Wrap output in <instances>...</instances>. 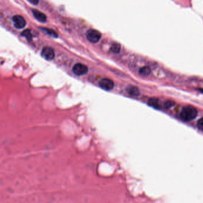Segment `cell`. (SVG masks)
<instances>
[{
  "label": "cell",
  "mask_w": 203,
  "mask_h": 203,
  "mask_svg": "<svg viewBox=\"0 0 203 203\" xmlns=\"http://www.w3.org/2000/svg\"><path fill=\"white\" fill-rule=\"evenodd\" d=\"M200 91L203 93V89H200Z\"/></svg>",
  "instance_id": "obj_17"
},
{
  "label": "cell",
  "mask_w": 203,
  "mask_h": 203,
  "mask_svg": "<svg viewBox=\"0 0 203 203\" xmlns=\"http://www.w3.org/2000/svg\"><path fill=\"white\" fill-rule=\"evenodd\" d=\"M126 91L128 93L133 97H138L140 95V91L138 88H137L135 86H129L126 88Z\"/></svg>",
  "instance_id": "obj_8"
},
{
  "label": "cell",
  "mask_w": 203,
  "mask_h": 203,
  "mask_svg": "<svg viewBox=\"0 0 203 203\" xmlns=\"http://www.w3.org/2000/svg\"><path fill=\"white\" fill-rule=\"evenodd\" d=\"M41 29L44 31L45 32H46L48 35H50L52 37H54V38L58 37V34H57V32L55 31L52 29H49V28H41Z\"/></svg>",
  "instance_id": "obj_12"
},
{
  "label": "cell",
  "mask_w": 203,
  "mask_h": 203,
  "mask_svg": "<svg viewBox=\"0 0 203 203\" xmlns=\"http://www.w3.org/2000/svg\"><path fill=\"white\" fill-rule=\"evenodd\" d=\"M41 56L45 60L50 61L54 59L55 57V52L51 47H44L41 51Z\"/></svg>",
  "instance_id": "obj_6"
},
{
  "label": "cell",
  "mask_w": 203,
  "mask_h": 203,
  "mask_svg": "<svg viewBox=\"0 0 203 203\" xmlns=\"http://www.w3.org/2000/svg\"><path fill=\"white\" fill-rule=\"evenodd\" d=\"M14 26L17 29H23L26 25V21L25 18L20 15H15L12 18Z\"/></svg>",
  "instance_id": "obj_4"
},
{
  "label": "cell",
  "mask_w": 203,
  "mask_h": 203,
  "mask_svg": "<svg viewBox=\"0 0 203 203\" xmlns=\"http://www.w3.org/2000/svg\"><path fill=\"white\" fill-rule=\"evenodd\" d=\"M139 73L144 76H148L151 73V69L148 66H144L139 69Z\"/></svg>",
  "instance_id": "obj_11"
},
{
  "label": "cell",
  "mask_w": 203,
  "mask_h": 203,
  "mask_svg": "<svg viewBox=\"0 0 203 203\" xmlns=\"http://www.w3.org/2000/svg\"><path fill=\"white\" fill-rule=\"evenodd\" d=\"M197 127L198 128L203 131V118H201L198 120V121H197Z\"/></svg>",
  "instance_id": "obj_14"
},
{
  "label": "cell",
  "mask_w": 203,
  "mask_h": 203,
  "mask_svg": "<svg viewBox=\"0 0 203 203\" xmlns=\"http://www.w3.org/2000/svg\"><path fill=\"white\" fill-rule=\"evenodd\" d=\"M148 105L157 109H159L161 107V104L160 100L156 98H152L150 99L148 101Z\"/></svg>",
  "instance_id": "obj_9"
},
{
  "label": "cell",
  "mask_w": 203,
  "mask_h": 203,
  "mask_svg": "<svg viewBox=\"0 0 203 203\" xmlns=\"http://www.w3.org/2000/svg\"><path fill=\"white\" fill-rule=\"evenodd\" d=\"M99 86L102 89L105 91H110L113 89L115 84L112 80L108 78H103L100 81Z\"/></svg>",
  "instance_id": "obj_5"
},
{
  "label": "cell",
  "mask_w": 203,
  "mask_h": 203,
  "mask_svg": "<svg viewBox=\"0 0 203 203\" xmlns=\"http://www.w3.org/2000/svg\"><path fill=\"white\" fill-rule=\"evenodd\" d=\"M197 115V109L191 105H188L182 109L180 114V118L185 121H189L195 118Z\"/></svg>",
  "instance_id": "obj_1"
},
{
  "label": "cell",
  "mask_w": 203,
  "mask_h": 203,
  "mask_svg": "<svg viewBox=\"0 0 203 203\" xmlns=\"http://www.w3.org/2000/svg\"><path fill=\"white\" fill-rule=\"evenodd\" d=\"M175 104V102L172 101H168L166 102L165 104V106L166 108H171L172 106H173Z\"/></svg>",
  "instance_id": "obj_15"
},
{
  "label": "cell",
  "mask_w": 203,
  "mask_h": 203,
  "mask_svg": "<svg viewBox=\"0 0 203 203\" xmlns=\"http://www.w3.org/2000/svg\"><path fill=\"white\" fill-rule=\"evenodd\" d=\"M86 35L88 40L92 43L98 42L102 38L101 32L94 29H89L87 31Z\"/></svg>",
  "instance_id": "obj_2"
},
{
  "label": "cell",
  "mask_w": 203,
  "mask_h": 203,
  "mask_svg": "<svg viewBox=\"0 0 203 203\" xmlns=\"http://www.w3.org/2000/svg\"><path fill=\"white\" fill-rule=\"evenodd\" d=\"M29 2H31V4H35V5H36L37 4L39 3V1H37V0H35V1H29Z\"/></svg>",
  "instance_id": "obj_16"
},
{
  "label": "cell",
  "mask_w": 203,
  "mask_h": 203,
  "mask_svg": "<svg viewBox=\"0 0 203 203\" xmlns=\"http://www.w3.org/2000/svg\"><path fill=\"white\" fill-rule=\"evenodd\" d=\"M72 72L76 76H82L87 73L88 68L84 64L77 63L72 68Z\"/></svg>",
  "instance_id": "obj_3"
},
{
  "label": "cell",
  "mask_w": 203,
  "mask_h": 203,
  "mask_svg": "<svg viewBox=\"0 0 203 203\" xmlns=\"http://www.w3.org/2000/svg\"><path fill=\"white\" fill-rule=\"evenodd\" d=\"M120 50H121V46L118 43L114 42L111 44V47H110V51L113 52V53H116V54L119 53Z\"/></svg>",
  "instance_id": "obj_10"
},
{
  "label": "cell",
  "mask_w": 203,
  "mask_h": 203,
  "mask_svg": "<svg viewBox=\"0 0 203 203\" xmlns=\"http://www.w3.org/2000/svg\"><path fill=\"white\" fill-rule=\"evenodd\" d=\"M22 35L25 36L28 41H31L32 38V35L31 31L30 29H26V30L24 31L22 33Z\"/></svg>",
  "instance_id": "obj_13"
},
{
  "label": "cell",
  "mask_w": 203,
  "mask_h": 203,
  "mask_svg": "<svg viewBox=\"0 0 203 203\" xmlns=\"http://www.w3.org/2000/svg\"><path fill=\"white\" fill-rule=\"evenodd\" d=\"M32 12L34 15V16L35 18H36L39 22L44 23L47 21V16L46 15L42 13L41 12L36 10V9H32Z\"/></svg>",
  "instance_id": "obj_7"
}]
</instances>
